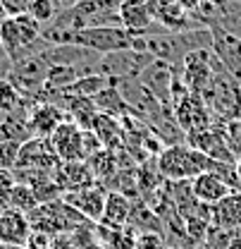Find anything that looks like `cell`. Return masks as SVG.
I'll return each mask as SVG.
<instances>
[{
  "label": "cell",
  "mask_w": 241,
  "mask_h": 249,
  "mask_svg": "<svg viewBox=\"0 0 241 249\" xmlns=\"http://www.w3.org/2000/svg\"><path fill=\"white\" fill-rule=\"evenodd\" d=\"M5 17H7V12H5V7H2V2H0V24L5 22Z\"/></svg>",
  "instance_id": "d590c367"
},
{
  "label": "cell",
  "mask_w": 241,
  "mask_h": 249,
  "mask_svg": "<svg viewBox=\"0 0 241 249\" xmlns=\"http://www.w3.org/2000/svg\"><path fill=\"white\" fill-rule=\"evenodd\" d=\"M91 249H105V247H91Z\"/></svg>",
  "instance_id": "74e56055"
},
{
  "label": "cell",
  "mask_w": 241,
  "mask_h": 249,
  "mask_svg": "<svg viewBox=\"0 0 241 249\" xmlns=\"http://www.w3.org/2000/svg\"><path fill=\"white\" fill-rule=\"evenodd\" d=\"M206 106L212 113V123L222 124L227 120H237L241 115V82L225 70V65L215 58V74L210 89L203 93Z\"/></svg>",
  "instance_id": "3957f363"
},
{
  "label": "cell",
  "mask_w": 241,
  "mask_h": 249,
  "mask_svg": "<svg viewBox=\"0 0 241 249\" xmlns=\"http://www.w3.org/2000/svg\"><path fill=\"white\" fill-rule=\"evenodd\" d=\"M36 206H38V199H36L33 189H31L29 185L17 182L15 189H12V196H10V206H7V209H15V211H22V213L29 216Z\"/></svg>",
  "instance_id": "d4e9b609"
},
{
  "label": "cell",
  "mask_w": 241,
  "mask_h": 249,
  "mask_svg": "<svg viewBox=\"0 0 241 249\" xmlns=\"http://www.w3.org/2000/svg\"><path fill=\"white\" fill-rule=\"evenodd\" d=\"M50 146L55 156L62 163H72V160H86V151H84V129L72 120L64 123L48 137Z\"/></svg>",
  "instance_id": "9c48e42d"
},
{
  "label": "cell",
  "mask_w": 241,
  "mask_h": 249,
  "mask_svg": "<svg viewBox=\"0 0 241 249\" xmlns=\"http://www.w3.org/2000/svg\"><path fill=\"white\" fill-rule=\"evenodd\" d=\"M131 199L124 196L120 192H110L108 194V201H105V211L100 223L103 225H110V228H124L129 223V213H131Z\"/></svg>",
  "instance_id": "ffe728a7"
},
{
  "label": "cell",
  "mask_w": 241,
  "mask_h": 249,
  "mask_svg": "<svg viewBox=\"0 0 241 249\" xmlns=\"http://www.w3.org/2000/svg\"><path fill=\"white\" fill-rule=\"evenodd\" d=\"M186 144L201 154H206L212 160H220V163H237V158L232 156L225 137H222V129L217 124L212 127H206V129H198V132H191L186 134Z\"/></svg>",
  "instance_id": "30bf717a"
},
{
  "label": "cell",
  "mask_w": 241,
  "mask_h": 249,
  "mask_svg": "<svg viewBox=\"0 0 241 249\" xmlns=\"http://www.w3.org/2000/svg\"><path fill=\"white\" fill-rule=\"evenodd\" d=\"M0 46L7 53L10 62H15L19 58L41 53L48 43L43 38V27L29 12H24V15L5 17V22L0 24Z\"/></svg>",
  "instance_id": "6da1fadb"
},
{
  "label": "cell",
  "mask_w": 241,
  "mask_h": 249,
  "mask_svg": "<svg viewBox=\"0 0 241 249\" xmlns=\"http://www.w3.org/2000/svg\"><path fill=\"white\" fill-rule=\"evenodd\" d=\"M212 31V53L225 65L229 74H234L241 82V36L222 27H210Z\"/></svg>",
  "instance_id": "8fae6325"
},
{
  "label": "cell",
  "mask_w": 241,
  "mask_h": 249,
  "mask_svg": "<svg viewBox=\"0 0 241 249\" xmlns=\"http://www.w3.org/2000/svg\"><path fill=\"white\" fill-rule=\"evenodd\" d=\"M58 5H60V10H69V7H74V5H79L81 0H55Z\"/></svg>",
  "instance_id": "d6a6232c"
},
{
  "label": "cell",
  "mask_w": 241,
  "mask_h": 249,
  "mask_svg": "<svg viewBox=\"0 0 241 249\" xmlns=\"http://www.w3.org/2000/svg\"><path fill=\"white\" fill-rule=\"evenodd\" d=\"M0 249H27V247H17V245H0Z\"/></svg>",
  "instance_id": "8d00e7d4"
},
{
  "label": "cell",
  "mask_w": 241,
  "mask_h": 249,
  "mask_svg": "<svg viewBox=\"0 0 241 249\" xmlns=\"http://www.w3.org/2000/svg\"><path fill=\"white\" fill-rule=\"evenodd\" d=\"M110 84V79L105 77V74H81L69 89L64 93H69V96H89V98H93V96H98V93L103 91L105 87Z\"/></svg>",
  "instance_id": "cb8c5ba5"
},
{
  "label": "cell",
  "mask_w": 241,
  "mask_h": 249,
  "mask_svg": "<svg viewBox=\"0 0 241 249\" xmlns=\"http://www.w3.org/2000/svg\"><path fill=\"white\" fill-rule=\"evenodd\" d=\"M227 249H241V235H237V237L232 240V245H229Z\"/></svg>",
  "instance_id": "836d02e7"
},
{
  "label": "cell",
  "mask_w": 241,
  "mask_h": 249,
  "mask_svg": "<svg viewBox=\"0 0 241 249\" xmlns=\"http://www.w3.org/2000/svg\"><path fill=\"white\" fill-rule=\"evenodd\" d=\"M172 113H175L177 123H179V127L186 132V134L198 132V129H206V127H212V124H215L212 123L210 108L206 106L203 96H198V93L186 91L184 96H179V98L175 101Z\"/></svg>",
  "instance_id": "ba28073f"
},
{
  "label": "cell",
  "mask_w": 241,
  "mask_h": 249,
  "mask_svg": "<svg viewBox=\"0 0 241 249\" xmlns=\"http://www.w3.org/2000/svg\"><path fill=\"white\" fill-rule=\"evenodd\" d=\"M53 178H55V182L60 185V189L64 194H69V192H81V189L93 187L98 182L96 175L91 173V168H89L86 160L60 163V168H58V173H55Z\"/></svg>",
  "instance_id": "2e32d148"
},
{
  "label": "cell",
  "mask_w": 241,
  "mask_h": 249,
  "mask_svg": "<svg viewBox=\"0 0 241 249\" xmlns=\"http://www.w3.org/2000/svg\"><path fill=\"white\" fill-rule=\"evenodd\" d=\"M191 192H193V196H196L201 204H206V206H215V204H220L222 199H227L229 194H234V189L227 185L222 178H217L215 173H203V175L193 178V180H191Z\"/></svg>",
  "instance_id": "e0dca14e"
},
{
  "label": "cell",
  "mask_w": 241,
  "mask_h": 249,
  "mask_svg": "<svg viewBox=\"0 0 241 249\" xmlns=\"http://www.w3.org/2000/svg\"><path fill=\"white\" fill-rule=\"evenodd\" d=\"M220 129H222V137H225L232 156L239 158L241 156V120L239 118L237 120H227V123L220 124Z\"/></svg>",
  "instance_id": "4316f807"
},
{
  "label": "cell",
  "mask_w": 241,
  "mask_h": 249,
  "mask_svg": "<svg viewBox=\"0 0 241 249\" xmlns=\"http://www.w3.org/2000/svg\"><path fill=\"white\" fill-rule=\"evenodd\" d=\"M22 103H24V93L17 89V84L7 74H0V113L5 115L17 113Z\"/></svg>",
  "instance_id": "603a6c76"
},
{
  "label": "cell",
  "mask_w": 241,
  "mask_h": 249,
  "mask_svg": "<svg viewBox=\"0 0 241 249\" xmlns=\"http://www.w3.org/2000/svg\"><path fill=\"white\" fill-rule=\"evenodd\" d=\"M91 168V173L96 175V180H112L115 175H117V154L115 151H110V149H100L98 154H93L86 160Z\"/></svg>",
  "instance_id": "7402d4cb"
},
{
  "label": "cell",
  "mask_w": 241,
  "mask_h": 249,
  "mask_svg": "<svg viewBox=\"0 0 241 249\" xmlns=\"http://www.w3.org/2000/svg\"><path fill=\"white\" fill-rule=\"evenodd\" d=\"M15 185H17L15 173L12 170H0V211L10 206V196H12Z\"/></svg>",
  "instance_id": "f1b7e54d"
},
{
  "label": "cell",
  "mask_w": 241,
  "mask_h": 249,
  "mask_svg": "<svg viewBox=\"0 0 241 249\" xmlns=\"http://www.w3.org/2000/svg\"><path fill=\"white\" fill-rule=\"evenodd\" d=\"M155 60L151 53L146 51H120V53H110L103 55L96 62L93 72L96 74H105L108 79H139V74Z\"/></svg>",
  "instance_id": "5b68a950"
},
{
  "label": "cell",
  "mask_w": 241,
  "mask_h": 249,
  "mask_svg": "<svg viewBox=\"0 0 241 249\" xmlns=\"http://www.w3.org/2000/svg\"><path fill=\"white\" fill-rule=\"evenodd\" d=\"M239 120H241V115H239Z\"/></svg>",
  "instance_id": "f35d334b"
},
{
  "label": "cell",
  "mask_w": 241,
  "mask_h": 249,
  "mask_svg": "<svg viewBox=\"0 0 241 249\" xmlns=\"http://www.w3.org/2000/svg\"><path fill=\"white\" fill-rule=\"evenodd\" d=\"M117 15H120V24L127 31H131L134 36L151 34V24L155 19L151 0H124L117 10Z\"/></svg>",
  "instance_id": "4fadbf2b"
},
{
  "label": "cell",
  "mask_w": 241,
  "mask_h": 249,
  "mask_svg": "<svg viewBox=\"0 0 241 249\" xmlns=\"http://www.w3.org/2000/svg\"><path fill=\"white\" fill-rule=\"evenodd\" d=\"M93 103L98 108V113H105V115H112V118H124V115H131L127 101L122 98L120 89L115 87V82H110L98 96H93Z\"/></svg>",
  "instance_id": "44dd1931"
},
{
  "label": "cell",
  "mask_w": 241,
  "mask_h": 249,
  "mask_svg": "<svg viewBox=\"0 0 241 249\" xmlns=\"http://www.w3.org/2000/svg\"><path fill=\"white\" fill-rule=\"evenodd\" d=\"M158 160V173L170 180V182H179V180H193L203 173H217L220 170V160H212L206 154L191 149L186 142L175 144V146H165V151L155 158Z\"/></svg>",
  "instance_id": "7a4b0ae2"
},
{
  "label": "cell",
  "mask_w": 241,
  "mask_h": 249,
  "mask_svg": "<svg viewBox=\"0 0 241 249\" xmlns=\"http://www.w3.org/2000/svg\"><path fill=\"white\" fill-rule=\"evenodd\" d=\"M29 15L41 27H48V24H53L55 17L60 15V5H58L55 0H31Z\"/></svg>",
  "instance_id": "484cf974"
},
{
  "label": "cell",
  "mask_w": 241,
  "mask_h": 249,
  "mask_svg": "<svg viewBox=\"0 0 241 249\" xmlns=\"http://www.w3.org/2000/svg\"><path fill=\"white\" fill-rule=\"evenodd\" d=\"M175 79H177V70L170 65V62L162 60H153L141 74H139V82L155 96V101L172 110L175 108V98H172V89H175Z\"/></svg>",
  "instance_id": "52a82bcc"
},
{
  "label": "cell",
  "mask_w": 241,
  "mask_h": 249,
  "mask_svg": "<svg viewBox=\"0 0 241 249\" xmlns=\"http://www.w3.org/2000/svg\"><path fill=\"white\" fill-rule=\"evenodd\" d=\"M48 247H50V237H48V232L31 230L29 242H27V249H48Z\"/></svg>",
  "instance_id": "1f68e13d"
},
{
  "label": "cell",
  "mask_w": 241,
  "mask_h": 249,
  "mask_svg": "<svg viewBox=\"0 0 241 249\" xmlns=\"http://www.w3.org/2000/svg\"><path fill=\"white\" fill-rule=\"evenodd\" d=\"M19 142H0V170H15L19 158Z\"/></svg>",
  "instance_id": "83f0119b"
},
{
  "label": "cell",
  "mask_w": 241,
  "mask_h": 249,
  "mask_svg": "<svg viewBox=\"0 0 241 249\" xmlns=\"http://www.w3.org/2000/svg\"><path fill=\"white\" fill-rule=\"evenodd\" d=\"M212 225L222 230H241V192L229 194L212 206Z\"/></svg>",
  "instance_id": "ac0fdd59"
},
{
  "label": "cell",
  "mask_w": 241,
  "mask_h": 249,
  "mask_svg": "<svg viewBox=\"0 0 241 249\" xmlns=\"http://www.w3.org/2000/svg\"><path fill=\"white\" fill-rule=\"evenodd\" d=\"M212 74H215V53H212V48H201L184 58L179 79L186 87V91L203 96L210 89Z\"/></svg>",
  "instance_id": "8992f818"
},
{
  "label": "cell",
  "mask_w": 241,
  "mask_h": 249,
  "mask_svg": "<svg viewBox=\"0 0 241 249\" xmlns=\"http://www.w3.org/2000/svg\"><path fill=\"white\" fill-rule=\"evenodd\" d=\"M136 249H165L160 232H141L136 237Z\"/></svg>",
  "instance_id": "f546056e"
},
{
  "label": "cell",
  "mask_w": 241,
  "mask_h": 249,
  "mask_svg": "<svg viewBox=\"0 0 241 249\" xmlns=\"http://www.w3.org/2000/svg\"><path fill=\"white\" fill-rule=\"evenodd\" d=\"M64 120H69L67 118V113L62 110L60 106H55V103H48V101H43V103H38V106H33L29 110V129L33 137H41V139H48L58 127H60Z\"/></svg>",
  "instance_id": "5bb4252c"
},
{
  "label": "cell",
  "mask_w": 241,
  "mask_h": 249,
  "mask_svg": "<svg viewBox=\"0 0 241 249\" xmlns=\"http://www.w3.org/2000/svg\"><path fill=\"white\" fill-rule=\"evenodd\" d=\"M108 194H110L108 187L96 182L93 187H86V189H81V192H69V194H64V201H67L72 209H77L86 220L100 223L103 211H105Z\"/></svg>",
  "instance_id": "7c38bea8"
},
{
  "label": "cell",
  "mask_w": 241,
  "mask_h": 249,
  "mask_svg": "<svg viewBox=\"0 0 241 249\" xmlns=\"http://www.w3.org/2000/svg\"><path fill=\"white\" fill-rule=\"evenodd\" d=\"M234 168H237V178H239V182H241V156L237 158V163H234Z\"/></svg>",
  "instance_id": "e575fe53"
},
{
  "label": "cell",
  "mask_w": 241,
  "mask_h": 249,
  "mask_svg": "<svg viewBox=\"0 0 241 249\" xmlns=\"http://www.w3.org/2000/svg\"><path fill=\"white\" fill-rule=\"evenodd\" d=\"M29 235H31V223L27 213L15 211V209H2L0 211V245L27 247Z\"/></svg>",
  "instance_id": "9a60e30c"
},
{
  "label": "cell",
  "mask_w": 241,
  "mask_h": 249,
  "mask_svg": "<svg viewBox=\"0 0 241 249\" xmlns=\"http://www.w3.org/2000/svg\"><path fill=\"white\" fill-rule=\"evenodd\" d=\"M0 2H2L7 17H15V15H24V12H29V5H31V0H0Z\"/></svg>",
  "instance_id": "4dcf8cb0"
},
{
  "label": "cell",
  "mask_w": 241,
  "mask_h": 249,
  "mask_svg": "<svg viewBox=\"0 0 241 249\" xmlns=\"http://www.w3.org/2000/svg\"><path fill=\"white\" fill-rule=\"evenodd\" d=\"M55 43H74V46L89 48L98 55H110L120 51H131L134 34L120 24H98V27H84V29L62 34Z\"/></svg>",
  "instance_id": "277c9868"
},
{
  "label": "cell",
  "mask_w": 241,
  "mask_h": 249,
  "mask_svg": "<svg viewBox=\"0 0 241 249\" xmlns=\"http://www.w3.org/2000/svg\"><path fill=\"white\" fill-rule=\"evenodd\" d=\"M103 149H110V151H117L122 146V139H124V127H122L120 118H112V115H105V113H98L96 115V123H93V129H91Z\"/></svg>",
  "instance_id": "d6986e66"
}]
</instances>
